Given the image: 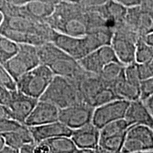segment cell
Segmentation results:
<instances>
[{
    "label": "cell",
    "instance_id": "30bf717a",
    "mask_svg": "<svg viewBox=\"0 0 153 153\" xmlns=\"http://www.w3.org/2000/svg\"><path fill=\"white\" fill-rule=\"evenodd\" d=\"M126 26L143 38L153 33V9L142 4L127 9L125 20Z\"/></svg>",
    "mask_w": 153,
    "mask_h": 153
},
{
    "label": "cell",
    "instance_id": "4dcf8cb0",
    "mask_svg": "<svg viewBox=\"0 0 153 153\" xmlns=\"http://www.w3.org/2000/svg\"><path fill=\"white\" fill-rule=\"evenodd\" d=\"M125 79L134 85L140 86L141 79L140 78L137 63L134 62L125 66L124 70Z\"/></svg>",
    "mask_w": 153,
    "mask_h": 153
},
{
    "label": "cell",
    "instance_id": "5bb4252c",
    "mask_svg": "<svg viewBox=\"0 0 153 153\" xmlns=\"http://www.w3.org/2000/svg\"><path fill=\"white\" fill-rule=\"evenodd\" d=\"M51 41L76 60L90 53L85 36L74 37L60 33L53 30Z\"/></svg>",
    "mask_w": 153,
    "mask_h": 153
},
{
    "label": "cell",
    "instance_id": "5b68a950",
    "mask_svg": "<svg viewBox=\"0 0 153 153\" xmlns=\"http://www.w3.org/2000/svg\"><path fill=\"white\" fill-rule=\"evenodd\" d=\"M55 74L48 67L40 64L16 80V89L24 94L39 99Z\"/></svg>",
    "mask_w": 153,
    "mask_h": 153
},
{
    "label": "cell",
    "instance_id": "b9f144b4",
    "mask_svg": "<svg viewBox=\"0 0 153 153\" xmlns=\"http://www.w3.org/2000/svg\"><path fill=\"white\" fill-rule=\"evenodd\" d=\"M33 143L25 145L19 150V153H33Z\"/></svg>",
    "mask_w": 153,
    "mask_h": 153
},
{
    "label": "cell",
    "instance_id": "7a4b0ae2",
    "mask_svg": "<svg viewBox=\"0 0 153 153\" xmlns=\"http://www.w3.org/2000/svg\"><path fill=\"white\" fill-rule=\"evenodd\" d=\"M45 23L55 31L65 35L82 37L89 32L88 11L78 3L61 0Z\"/></svg>",
    "mask_w": 153,
    "mask_h": 153
},
{
    "label": "cell",
    "instance_id": "8992f818",
    "mask_svg": "<svg viewBox=\"0 0 153 153\" xmlns=\"http://www.w3.org/2000/svg\"><path fill=\"white\" fill-rule=\"evenodd\" d=\"M140 38L124 22L115 27L110 45L121 64L126 66L135 62L136 43Z\"/></svg>",
    "mask_w": 153,
    "mask_h": 153
},
{
    "label": "cell",
    "instance_id": "e0dca14e",
    "mask_svg": "<svg viewBox=\"0 0 153 153\" xmlns=\"http://www.w3.org/2000/svg\"><path fill=\"white\" fill-rule=\"evenodd\" d=\"M28 128L34 143L42 142L57 137H70L72 132V130L69 128L59 120L45 125L31 126Z\"/></svg>",
    "mask_w": 153,
    "mask_h": 153
},
{
    "label": "cell",
    "instance_id": "bcb514c9",
    "mask_svg": "<svg viewBox=\"0 0 153 153\" xmlns=\"http://www.w3.org/2000/svg\"><path fill=\"white\" fill-rule=\"evenodd\" d=\"M143 4L153 9V0H143Z\"/></svg>",
    "mask_w": 153,
    "mask_h": 153
},
{
    "label": "cell",
    "instance_id": "83f0119b",
    "mask_svg": "<svg viewBox=\"0 0 153 153\" xmlns=\"http://www.w3.org/2000/svg\"><path fill=\"white\" fill-rule=\"evenodd\" d=\"M117 99V97L111 87H105L91 99L89 105L94 108Z\"/></svg>",
    "mask_w": 153,
    "mask_h": 153
},
{
    "label": "cell",
    "instance_id": "f907efd6",
    "mask_svg": "<svg viewBox=\"0 0 153 153\" xmlns=\"http://www.w3.org/2000/svg\"><path fill=\"white\" fill-rule=\"evenodd\" d=\"M133 153H153V150H146V151H140V152H135Z\"/></svg>",
    "mask_w": 153,
    "mask_h": 153
},
{
    "label": "cell",
    "instance_id": "ee69618b",
    "mask_svg": "<svg viewBox=\"0 0 153 153\" xmlns=\"http://www.w3.org/2000/svg\"><path fill=\"white\" fill-rule=\"evenodd\" d=\"M145 43L153 47V33H150L142 38Z\"/></svg>",
    "mask_w": 153,
    "mask_h": 153
},
{
    "label": "cell",
    "instance_id": "f1b7e54d",
    "mask_svg": "<svg viewBox=\"0 0 153 153\" xmlns=\"http://www.w3.org/2000/svg\"><path fill=\"white\" fill-rule=\"evenodd\" d=\"M153 58V47L149 45L140 38L136 43L135 62L143 63Z\"/></svg>",
    "mask_w": 153,
    "mask_h": 153
},
{
    "label": "cell",
    "instance_id": "d6986e66",
    "mask_svg": "<svg viewBox=\"0 0 153 153\" xmlns=\"http://www.w3.org/2000/svg\"><path fill=\"white\" fill-rule=\"evenodd\" d=\"M124 120L129 126L144 125L152 127L153 118L152 115L141 99L130 101L126 109Z\"/></svg>",
    "mask_w": 153,
    "mask_h": 153
},
{
    "label": "cell",
    "instance_id": "c3c4849f",
    "mask_svg": "<svg viewBox=\"0 0 153 153\" xmlns=\"http://www.w3.org/2000/svg\"><path fill=\"white\" fill-rule=\"evenodd\" d=\"M5 144H4V139L2 136L1 135V134H0V149H1L3 148Z\"/></svg>",
    "mask_w": 153,
    "mask_h": 153
},
{
    "label": "cell",
    "instance_id": "4fadbf2b",
    "mask_svg": "<svg viewBox=\"0 0 153 153\" xmlns=\"http://www.w3.org/2000/svg\"><path fill=\"white\" fill-rule=\"evenodd\" d=\"M55 5L45 1H32L21 6L11 4L10 11L7 16H23L36 22H45L54 11Z\"/></svg>",
    "mask_w": 153,
    "mask_h": 153
},
{
    "label": "cell",
    "instance_id": "7dc6e473",
    "mask_svg": "<svg viewBox=\"0 0 153 153\" xmlns=\"http://www.w3.org/2000/svg\"><path fill=\"white\" fill-rule=\"evenodd\" d=\"M96 153H114V152H110V151L104 150V149L101 148L100 147L98 146L97 148H96Z\"/></svg>",
    "mask_w": 153,
    "mask_h": 153
},
{
    "label": "cell",
    "instance_id": "f546056e",
    "mask_svg": "<svg viewBox=\"0 0 153 153\" xmlns=\"http://www.w3.org/2000/svg\"><path fill=\"white\" fill-rule=\"evenodd\" d=\"M0 85L9 89L10 91L16 90V81L8 70L6 69L4 64L0 62Z\"/></svg>",
    "mask_w": 153,
    "mask_h": 153
},
{
    "label": "cell",
    "instance_id": "8d00e7d4",
    "mask_svg": "<svg viewBox=\"0 0 153 153\" xmlns=\"http://www.w3.org/2000/svg\"><path fill=\"white\" fill-rule=\"evenodd\" d=\"M9 3L15 6H21L26 4L32 2V1H45V2L53 3L57 4V3L60 2L61 0H7Z\"/></svg>",
    "mask_w": 153,
    "mask_h": 153
},
{
    "label": "cell",
    "instance_id": "f6af8a7d",
    "mask_svg": "<svg viewBox=\"0 0 153 153\" xmlns=\"http://www.w3.org/2000/svg\"><path fill=\"white\" fill-rule=\"evenodd\" d=\"M75 153H96V149H77Z\"/></svg>",
    "mask_w": 153,
    "mask_h": 153
},
{
    "label": "cell",
    "instance_id": "e575fe53",
    "mask_svg": "<svg viewBox=\"0 0 153 153\" xmlns=\"http://www.w3.org/2000/svg\"><path fill=\"white\" fill-rule=\"evenodd\" d=\"M108 0H80L78 4L85 9H89L100 7L106 4Z\"/></svg>",
    "mask_w": 153,
    "mask_h": 153
},
{
    "label": "cell",
    "instance_id": "9a60e30c",
    "mask_svg": "<svg viewBox=\"0 0 153 153\" xmlns=\"http://www.w3.org/2000/svg\"><path fill=\"white\" fill-rule=\"evenodd\" d=\"M38 99L24 94L18 90L11 91L10 101L7 105L12 119L24 123Z\"/></svg>",
    "mask_w": 153,
    "mask_h": 153
},
{
    "label": "cell",
    "instance_id": "7402d4cb",
    "mask_svg": "<svg viewBox=\"0 0 153 153\" xmlns=\"http://www.w3.org/2000/svg\"><path fill=\"white\" fill-rule=\"evenodd\" d=\"M1 135L5 145L18 150L25 145L34 143L29 128L25 124L19 129L2 133Z\"/></svg>",
    "mask_w": 153,
    "mask_h": 153
},
{
    "label": "cell",
    "instance_id": "ac0fdd59",
    "mask_svg": "<svg viewBox=\"0 0 153 153\" xmlns=\"http://www.w3.org/2000/svg\"><path fill=\"white\" fill-rule=\"evenodd\" d=\"M70 137L77 149H96L99 145V129L90 123L72 130Z\"/></svg>",
    "mask_w": 153,
    "mask_h": 153
},
{
    "label": "cell",
    "instance_id": "3957f363",
    "mask_svg": "<svg viewBox=\"0 0 153 153\" xmlns=\"http://www.w3.org/2000/svg\"><path fill=\"white\" fill-rule=\"evenodd\" d=\"M41 64L51 69L55 75L77 82L86 73L76 59L67 54L51 41L37 46Z\"/></svg>",
    "mask_w": 153,
    "mask_h": 153
},
{
    "label": "cell",
    "instance_id": "2e32d148",
    "mask_svg": "<svg viewBox=\"0 0 153 153\" xmlns=\"http://www.w3.org/2000/svg\"><path fill=\"white\" fill-rule=\"evenodd\" d=\"M59 111L60 109L55 105L38 99L24 124L28 127H31L57 121Z\"/></svg>",
    "mask_w": 153,
    "mask_h": 153
},
{
    "label": "cell",
    "instance_id": "7bdbcfd3",
    "mask_svg": "<svg viewBox=\"0 0 153 153\" xmlns=\"http://www.w3.org/2000/svg\"><path fill=\"white\" fill-rule=\"evenodd\" d=\"M0 153H19V150L4 145L2 148L0 149Z\"/></svg>",
    "mask_w": 153,
    "mask_h": 153
},
{
    "label": "cell",
    "instance_id": "d6a6232c",
    "mask_svg": "<svg viewBox=\"0 0 153 153\" xmlns=\"http://www.w3.org/2000/svg\"><path fill=\"white\" fill-rule=\"evenodd\" d=\"M24 123L15 120L12 118H6L0 120V134L15 131L22 128Z\"/></svg>",
    "mask_w": 153,
    "mask_h": 153
},
{
    "label": "cell",
    "instance_id": "4316f807",
    "mask_svg": "<svg viewBox=\"0 0 153 153\" xmlns=\"http://www.w3.org/2000/svg\"><path fill=\"white\" fill-rule=\"evenodd\" d=\"M18 49V43L0 34V62L4 64L16 54Z\"/></svg>",
    "mask_w": 153,
    "mask_h": 153
},
{
    "label": "cell",
    "instance_id": "603a6c76",
    "mask_svg": "<svg viewBox=\"0 0 153 153\" xmlns=\"http://www.w3.org/2000/svg\"><path fill=\"white\" fill-rule=\"evenodd\" d=\"M140 86L127 81L125 76L113 86L112 89L118 99L133 101L140 98Z\"/></svg>",
    "mask_w": 153,
    "mask_h": 153
},
{
    "label": "cell",
    "instance_id": "816d5d0a",
    "mask_svg": "<svg viewBox=\"0 0 153 153\" xmlns=\"http://www.w3.org/2000/svg\"><path fill=\"white\" fill-rule=\"evenodd\" d=\"M3 20H4V15L1 14V13H0V26H1V24H2Z\"/></svg>",
    "mask_w": 153,
    "mask_h": 153
},
{
    "label": "cell",
    "instance_id": "60d3db41",
    "mask_svg": "<svg viewBox=\"0 0 153 153\" xmlns=\"http://www.w3.org/2000/svg\"><path fill=\"white\" fill-rule=\"evenodd\" d=\"M143 101H144L145 104L146 105L147 108H148L149 111H150L153 118V94L150 96L148 98H147Z\"/></svg>",
    "mask_w": 153,
    "mask_h": 153
},
{
    "label": "cell",
    "instance_id": "8fae6325",
    "mask_svg": "<svg viewBox=\"0 0 153 153\" xmlns=\"http://www.w3.org/2000/svg\"><path fill=\"white\" fill-rule=\"evenodd\" d=\"M94 108L82 102L59 111L58 120L71 130L79 128L91 123Z\"/></svg>",
    "mask_w": 153,
    "mask_h": 153
},
{
    "label": "cell",
    "instance_id": "484cf974",
    "mask_svg": "<svg viewBox=\"0 0 153 153\" xmlns=\"http://www.w3.org/2000/svg\"><path fill=\"white\" fill-rule=\"evenodd\" d=\"M51 153H75L77 150L70 137L61 136L45 140Z\"/></svg>",
    "mask_w": 153,
    "mask_h": 153
},
{
    "label": "cell",
    "instance_id": "44dd1931",
    "mask_svg": "<svg viewBox=\"0 0 153 153\" xmlns=\"http://www.w3.org/2000/svg\"><path fill=\"white\" fill-rule=\"evenodd\" d=\"M92 9L98 11L114 30L116 26L124 22L128 8L114 0H108L104 5Z\"/></svg>",
    "mask_w": 153,
    "mask_h": 153
},
{
    "label": "cell",
    "instance_id": "d4e9b609",
    "mask_svg": "<svg viewBox=\"0 0 153 153\" xmlns=\"http://www.w3.org/2000/svg\"><path fill=\"white\" fill-rule=\"evenodd\" d=\"M84 70L95 74H99L106 63L99 49L93 51L78 60Z\"/></svg>",
    "mask_w": 153,
    "mask_h": 153
},
{
    "label": "cell",
    "instance_id": "6da1fadb",
    "mask_svg": "<svg viewBox=\"0 0 153 153\" xmlns=\"http://www.w3.org/2000/svg\"><path fill=\"white\" fill-rule=\"evenodd\" d=\"M53 30L47 23L18 16H5L0 26V34L18 44L39 46L51 41Z\"/></svg>",
    "mask_w": 153,
    "mask_h": 153
},
{
    "label": "cell",
    "instance_id": "681fc988",
    "mask_svg": "<svg viewBox=\"0 0 153 153\" xmlns=\"http://www.w3.org/2000/svg\"><path fill=\"white\" fill-rule=\"evenodd\" d=\"M62 1H68V2H71V3H79L80 0H62Z\"/></svg>",
    "mask_w": 153,
    "mask_h": 153
},
{
    "label": "cell",
    "instance_id": "1f68e13d",
    "mask_svg": "<svg viewBox=\"0 0 153 153\" xmlns=\"http://www.w3.org/2000/svg\"><path fill=\"white\" fill-rule=\"evenodd\" d=\"M137 63V62H136ZM140 78L142 80L153 76V58L143 63H137Z\"/></svg>",
    "mask_w": 153,
    "mask_h": 153
},
{
    "label": "cell",
    "instance_id": "cb8c5ba5",
    "mask_svg": "<svg viewBox=\"0 0 153 153\" xmlns=\"http://www.w3.org/2000/svg\"><path fill=\"white\" fill-rule=\"evenodd\" d=\"M124 70V65L120 62H111L105 65L99 75L105 85L112 88L116 82L125 76Z\"/></svg>",
    "mask_w": 153,
    "mask_h": 153
},
{
    "label": "cell",
    "instance_id": "ffe728a7",
    "mask_svg": "<svg viewBox=\"0 0 153 153\" xmlns=\"http://www.w3.org/2000/svg\"><path fill=\"white\" fill-rule=\"evenodd\" d=\"M78 88L82 100L89 105L94 97L103 88L108 87L104 84L99 74H95L86 72L85 75L77 82Z\"/></svg>",
    "mask_w": 153,
    "mask_h": 153
},
{
    "label": "cell",
    "instance_id": "52a82bcc",
    "mask_svg": "<svg viewBox=\"0 0 153 153\" xmlns=\"http://www.w3.org/2000/svg\"><path fill=\"white\" fill-rule=\"evenodd\" d=\"M41 64L37 46L28 44H19V49L14 56L4 65L15 79Z\"/></svg>",
    "mask_w": 153,
    "mask_h": 153
},
{
    "label": "cell",
    "instance_id": "74e56055",
    "mask_svg": "<svg viewBox=\"0 0 153 153\" xmlns=\"http://www.w3.org/2000/svg\"><path fill=\"white\" fill-rule=\"evenodd\" d=\"M114 1H117L127 8L141 5L143 2V0H114Z\"/></svg>",
    "mask_w": 153,
    "mask_h": 153
},
{
    "label": "cell",
    "instance_id": "f35d334b",
    "mask_svg": "<svg viewBox=\"0 0 153 153\" xmlns=\"http://www.w3.org/2000/svg\"><path fill=\"white\" fill-rule=\"evenodd\" d=\"M11 7V4L7 0H0V13H1L4 16L9 14Z\"/></svg>",
    "mask_w": 153,
    "mask_h": 153
},
{
    "label": "cell",
    "instance_id": "d590c367",
    "mask_svg": "<svg viewBox=\"0 0 153 153\" xmlns=\"http://www.w3.org/2000/svg\"><path fill=\"white\" fill-rule=\"evenodd\" d=\"M11 91L9 89L0 85V104L7 106L11 97Z\"/></svg>",
    "mask_w": 153,
    "mask_h": 153
},
{
    "label": "cell",
    "instance_id": "ab89813d",
    "mask_svg": "<svg viewBox=\"0 0 153 153\" xmlns=\"http://www.w3.org/2000/svg\"><path fill=\"white\" fill-rule=\"evenodd\" d=\"M6 118H11L10 112L7 106L0 104V120Z\"/></svg>",
    "mask_w": 153,
    "mask_h": 153
},
{
    "label": "cell",
    "instance_id": "7c38bea8",
    "mask_svg": "<svg viewBox=\"0 0 153 153\" xmlns=\"http://www.w3.org/2000/svg\"><path fill=\"white\" fill-rule=\"evenodd\" d=\"M129 101L117 99L94 108L91 123L99 129L106 124L123 119Z\"/></svg>",
    "mask_w": 153,
    "mask_h": 153
},
{
    "label": "cell",
    "instance_id": "9c48e42d",
    "mask_svg": "<svg viewBox=\"0 0 153 153\" xmlns=\"http://www.w3.org/2000/svg\"><path fill=\"white\" fill-rule=\"evenodd\" d=\"M129 125L123 119L111 122L99 129L98 146L114 153H120Z\"/></svg>",
    "mask_w": 153,
    "mask_h": 153
},
{
    "label": "cell",
    "instance_id": "f5cc1de1",
    "mask_svg": "<svg viewBox=\"0 0 153 153\" xmlns=\"http://www.w3.org/2000/svg\"><path fill=\"white\" fill-rule=\"evenodd\" d=\"M151 128H152V129L153 130V124H152V127H151Z\"/></svg>",
    "mask_w": 153,
    "mask_h": 153
},
{
    "label": "cell",
    "instance_id": "277c9868",
    "mask_svg": "<svg viewBox=\"0 0 153 153\" xmlns=\"http://www.w3.org/2000/svg\"><path fill=\"white\" fill-rule=\"evenodd\" d=\"M40 100L48 101L59 109L84 102L77 82L64 76L55 75Z\"/></svg>",
    "mask_w": 153,
    "mask_h": 153
},
{
    "label": "cell",
    "instance_id": "ba28073f",
    "mask_svg": "<svg viewBox=\"0 0 153 153\" xmlns=\"http://www.w3.org/2000/svg\"><path fill=\"white\" fill-rule=\"evenodd\" d=\"M153 150V130L150 126H129L120 153H133Z\"/></svg>",
    "mask_w": 153,
    "mask_h": 153
},
{
    "label": "cell",
    "instance_id": "836d02e7",
    "mask_svg": "<svg viewBox=\"0 0 153 153\" xmlns=\"http://www.w3.org/2000/svg\"><path fill=\"white\" fill-rule=\"evenodd\" d=\"M140 98L144 101L150 96L153 94V76L142 80L140 82Z\"/></svg>",
    "mask_w": 153,
    "mask_h": 153
}]
</instances>
